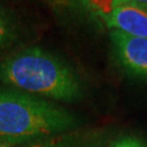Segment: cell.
Wrapping results in <instances>:
<instances>
[{
  "mask_svg": "<svg viewBox=\"0 0 147 147\" xmlns=\"http://www.w3.org/2000/svg\"><path fill=\"white\" fill-rule=\"evenodd\" d=\"M92 5L97 11H99L104 16H108L113 10V1L115 0H89Z\"/></svg>",
  "mask_w": 147,
  "mask_h": 147,
  "instance_id": "6",
  "label": "cell"
},
{
  "mask_svg": "<svg viewBox=\"0 0 147 147\" xmlns=\"http://www.w3.org/2000/svg\"><path fill=\"white\" fill-rule=\"evenodd\" d=\"M0 82L27 94L58 101H75L83 94L73 69L38 47L23 49L1 61Z\"/></svg>",
  "mask_w": 147,
  "mask_h": 147,
  "instance_id": "1",
  "label": "cell"
},
{
  "mask_svg": "<svg viewBox=\"0 0 147 147\" xmlns=\"http://www.w3.org/2000/svg\"><path fill=\"white\" fill-rule=\"evenodd\" d=\"M73 115L59 106L18 89L0 88V143L16 145L68 131Z\"/></svg>",
  "mask_w": 147,
  "mask_h": 147,
  "instance_id": "2",
  "label": "cell"
},
{
  "mask_svg": "<svg viewBox=\"0 0 147 147\" xmlns=\"http://www.w3.org/2000/svg\"><path fill=\"white\" fill-rule=\"evenodd\" d=\"M110 147H146V145L140 138L127 136L118 140Z\"/></svg>",
  "mask_w": 147,
  "mask_h": 147,
  "instance_id": "7",
  "label": "cell"
},
{
  "mask_svg": "<svg viewBox=\"0 0 147 147\" xmlns=\"http://www.w3.org/2000/svg\"><path fill=\"white\" fill-rule=\"evenodd\" d=\"M107 25L131 36L147 39V10L135 5H120L105 16Z\"/></svg>",
  "mask_w": 147,
  "mask_h": 147,
  "instance_id": "4",
  "label": "cell"
},
{
  "mask_svg": "<svg viewBox=\"0 0 147 147\" xmlns=\"http://www.w3.org/2000/svg\"><path fill=\"white\" fill-rule=\"evenodd\" d=\"M120 5H135L147 10V0H115L113 9Z\"/></svg>",
  "mask_w": 147,
  "mask_h": 147,
  "instance_id": "9",
  "label": "cell"
},
{
  "mask_svg": "<svg viewBox=\"0 0 147 147\" xmlns=\"http://www.w3.org/2000/svg\"><path fill=\"white\" fill-rule=\"evenodd\" d=\"M0 147H14L13 145H8V144H2L0 143ZM31 147H76L73 144H71L68 141H51V142L42 143L39 145H35V146Z\"/></svg>",
  "mask_w": 147,
  "mask_h": 147,
  "instance_id": "8",
  "label": "cell"
},
{
  "mask_svg": "<svg viewBox=\"0 0 147 147\" xmlns=\"http://www.w3.org/2000/svg\"><path fill=\"white\" fill-rule=\"evenodd\" d=\"M16 39V24L8 12L0 7V51L11 46Z\"/></svg>",
  "mask_w": 147,
  "mask_h": 147,
  "instance_id": "5",
  "label": "cell"
},
{
  "mask_svg": "<svg viewBox=\"0 0 147 147\" xmlns=\"http://www.w3.org/2000/svg\"><path fill=\"white\" fill-rule=\"evenodd\" d=\"M110 39L121 68L129 75L147 80V39L112 30Z\"/></svg>",
  "mask_w": 147,
  "mask_h": 147,
  "instance_id": "3",
  "label": "cell"
}]
</instances>
